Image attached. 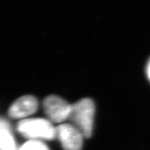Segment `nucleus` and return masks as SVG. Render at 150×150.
Segmentation results:
<instances>
[{
    "label": "nucleus",
    "instance_id": "7ed1b4c3",
    "mask_svg": "<svg viewBox=\"0 0 150 150\" xmlns=\"http://www.w3.org/2000/svg\"><path fill=\"white\" fill-rule=\"evenodd\" d=\"M44 110L48 120L54 122H62L70 118L71 105L57 96L46 97L43 103Z\"/></svg>",
    "mask_w": 150,
    "mask_h": 150
},
{
    "label": "nucleus",
    "instance_id": "20e7f679",
    "mask_svg": "<svg viewBox=\"0 0 150 150\" xmlns=\"http://www.w3.org/2000/svg\"><path fill=\"white\" fill-rule=\"evenodd\" d=\"M56 137L64 150H81L83 136L74 125L62 123L56 127Z\"/></svg>",
    "mask_w": 150,
    "mask_h": 150
},
{
    "label": "nucleus",
    "instance_id": "6e6552de",
    "mask_svg": "<svg viewBox=\"0 0 150 150\" xmlns=\"http://www.w3.org/2000/svg\"><path fill=\"white\" fill-rule=\"evenodd\" d=\"M147 74H148V77L150 81V61L149 62L148 67H147Z\"/></svg>",
    "mask_w": 150,
    "mask_h": 150
},
{
    "label": "nucleus",
    "instance_id": "f257e3e1",
    "mask_svg": "<svg viewBox=\"0 0 150 150\" xmlns=\"http://www.w3.org/2000/svg\"><path fill=\"white\" fill-rule=\"evenodd\" d=\"M17 130L28 140H52L56 138V128L48 120L27 118L17 125Z\"/></svg>",
    "mask_w": 150,
    "mask_h": 150
},
{
    "label": "nucleus",
    "instance_id": "423d86ee",
    "mask_svg": "<svg viewBox=\"0 0 150 150\" xmlns=\"http://www.w3.org/2000/svg\"><path fill=\"white\" fill-rule=\"evenodd\" d=\"M12 127L6 119L0 117V150H16Z\"/></svg>",
    "mask_w": 150,
    "mask_h": 150
},
{
    "label": "nucleus",
    "instance_id": "39448f33",
    "mask_svg": "<svg viewBox=\"0 0 150 150\" xmlns=\"http://www.w3.org/2000/svg\"><path fill=\"white\" fill-rule=\"evenodd\" d=\"M38 100L32 96H24L16 100L10 107L8 114L12 118L25 120L37 111Z\"/></svg>",
    "mask_w": 150,
    "mask_h": 150
},
{
    "label": "nucleus",
    "instance_id": "0eeeda50",
    "mask_svg": "<svg viewBox=\"0 0 150 150\" xmlns=\"http://www.w3.org/2000/svg\"><path fill=\"white\" fill-rule=\"evenodd\" d=\"M18 150H49L42 141L28 140L25 142Z\"/></svg>",
    "mask_w": 150,
    "mask_h": 150
},
{
    "label": "nucleus",
    "instance_id": "1a4fd4ad",
    "mask_svg": "<svg viewBox=\"0 0 150 150\" xmlns=\"http://www.w3.org/2000/svg\"><path fill=\"white\" fill-rule=\"evenodd\" d=\"M16 150H18V149H16Z\"/></svg>",
    "mask_w": 150,
    "mask_h": 150
},
{
    "label": "nucleus",
    "instance_id": "f03ea898",
    "mask_svg": "<svg viewBox=\"0 0 150 150\" xmlns=\"http://www.w3.org/2000/svg\"><path fill=\"white\" fill-rule=\"evenodd\" d=\"M94 114V103L91 99H82L71 105L70 118L74 122V126L82 133L83 137L89 138L92 135Z\"/></svg>",
    "mask_w": 150,
    "mask_h": 150
}]
</instances>
